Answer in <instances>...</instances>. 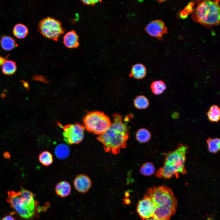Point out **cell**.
<instances>
[{
  "label": "cell",
  "mask_w": 220,
  "mask_h": 220,
  "mask_svg": "<svg viewBox=\"0 0 220 220\" xmlns=\"http://www.w3.org/2000/svg\"><path fill=\"white\" fill-rule=\"evenodd\" d=\"M55 191L58 196L61 197H65L71 194V186L70 184L67 181H61L56 185Z\"/></svg>",
  "instance_id": "obj_13"
},
{
  "label": "cell",
  "mask_w": 220,
  "mask_h": 220,
  "mask_svg": "<svg viewBox=\"0 0 220 220\" xmlns=\"http://www.w3.org/2000/svg\"><path fill=\"white\" fill-rule=\"evenodd\" d=\"M100 0H82L81 1L84 5L87 6H93L99 2H100Z\"/></svg>",
  "instance_id": "obj_26"
},
{
  "label": "cell",
  "mask_w": 220,
  "mask_h": 220,
  "mask_svg": "<svg viewBox=\"0 0 220 220\" xmlns=\"http://www.w3.org/2000/svg\"><path fill=\"white\" fill-rule=\"evenodd\" d=\"M3 156L5 159H9L10 157L9 153L8 152H5L3 154Z\"/></svg>",
  "instance_id": "obj_29"
},
{
  "label": "cell",
  "mask_w": 220,
  "mask_h": 220,
  "mask_svg": "<svg viewBox=\"0 0 220 220\" xmlns=\"http://www.w3.org/2000/svg\"><path fill=\"white\" fill-rule=\"evenodd\" d=\"M155 208L151 198L145 195L138 203L137 211L142 219H146L153 217Z\"/></svg>",
  "instance_id": "obj_10"
},
{
  "label": "cell",
  "mask_w": 220,
  "mask_h": 220,
  "mask_svg": "<svg viewBox=\"0 0 220 220\" xmlns=\"http://www.w3.org/2000/svg\"><path fill=\"white\" fill-rule=\"evenodd\" d=\"M79 36L75 31L73 30L67 32L63 38L65 46L69 49L76 48L79 45Z\"/></svg>",
  "instance_id": "obj_12"
},
{
  "label": "cell",
  "mask_w": 220,
  "mask_h": 220,
  "mask_svg": "<svg viewBox=\"0 0 220 220\" xmlns=\"http://www.w3.org/2000/svg\"><path fill=\"white\" fill-rule=\"evenodd\" d=\"M57 125L62 129L64 140L67 144H77L84 139L85 128L83 125L75 123L63 126L58 122Z\"/></svg>",
  "instance_id": "obj_8"
},
{
  "label": "cell",
  "mask_w": 220,
  "mask_h": 220,
  "mask_svg": "<svg viewBox=\"0 0 220 220\" xmlns=\"http://www.w3.org/2000/svg\"><path fill=\"white\" fill-rule=\"evenodd\" d=\"M146 220H167L166 219H158L153 217L151 218H150L146 219Z\"/></svg>",
  "instance_id": "obj_30"
},
{
  "label": "cell",
  "mask_w": 220,
  "mask_h": 220,
  "mask_svg": "<svg viewBox=\"0 0 220 220\" xmlns=\"http://www.w3.org/2000/svg\"><path fill=\"white\" fill-rule=\"evenodd\" d=\"M167 88L165 82L162 80L153 82L151 85V89L152 93L156 95L161 94Z\"/></svg>",
  "instance_id": "obj_19"
},
{
  "label": "cell",
  "mask_w": 220,
  "mask_h": 220,
  "mask_svg": "<svg viewBox=\"0 0 220 220\" xmlns=\"http://www.w3.org/2000/svg\"><path fill=\"white\" fill-rule=\"evenodd\" d=\"M83 122L87 131L99 135L105 133L112 123L109 117L100 111L88 112L84 117Z\"/></svg>",
  "instance_id": "obj_6"
},
{
  "label": "cell",
  "mask_w": 220,
  "mask_h": 220,
  "mask_svg": "<svg viewBox=\"0 0 220 220\" xmlns=\"http://www.w3.org/2000/svg\"><path fill=\"white\" fill-rule=\"evenodd\" d=\"M38 30L45 37L56 41L58 40L65 30L60 21L50 17H46L40 21Z\"/></svg>",
  "instance_id": "obj_7"
},
{
  "label": "cell",
  "mask_w": 220,
  "mask_h": 220,
  "mask_svg": "<svg viewBox=\"0 0 220 220\" xmlns=\"http://www.w3.org/2000/svg\"><path fill=\"white\" fill-rule=\"evenodd\" d=\"M151 137V134L149 131L143 128L139 129L136 135L137 140L141 143L147 142L150 140Z\"/></svg>",
  "instance_id": "obj_20"
},
{
  "label": "cell",
  "mask_w": 220,
  "mask_h": 220,
  "mask_svg": "<svg viewBox=\"0 0 220 220\" xmlns=\"http://www.w3.org/2000/svg\"><path fill=\"white\" fill-rule=\"evenodd\" d=\"M208 120L211 122H217L220 119V109L217 105H213L207 113Z\"/></svg>",
  "instance_id": "obj_15"
},
{
  "label": "cell",
  "mask_w": 220,
  "mask_h": 220,
  "mask_svg": "<svg viewBox=\"0 0 220 220\" xmlns=\"http://www.w3.org/2000/svg\"><path fill=\"white\" fill-rule=\"evenodd\" d=\"M209 152L216 153L220 150V140L218 138H209L207 141Z\"/></svg>",
  "instance_id": "obj_24"
},
{
  "label": "cell",
  "mask_w": 220,
  "mask_h": 220,
  "mask_svg": "<svg viewBox=\"0 0 220 220\" xmlns=\"http://www.w3.org/2000/svg\"><path fill=\"white\" fill-rule=\"evenodd\" d=\"M219 1L204 0L197 2L192 14L193 20L207 27L219 24L220 20Z\"/></svg>",
  "instance_id": "obj_5"
},
{
  "label": "cell",
  "mask_w": 220,
  "mask_h": 220,
  "mask_svg": "<svg viewBox=\"0 0 220 220\" xmlns=\"http://www.w3.org/2000/svg\"><path fill=\"white\" fill-rule=\"evenodd\" d=\"M28 32L27 27L21 24H16L13 30L14 35L18 38H23L25 37L28 35Z\"/></svg>",
  "instance_id": "obj_18"
},
{
  "label": "cell",
  "mask_w": 220,
  "mask_h": 220,
  "mask_svg": "<svg viewBox=\"0 0 220 220\" xmlns=\"http://www.w3.org/2000/svg\"><path fill=\"white\" fill-rule=\"evenodd\" d=\"M55 155L57 157L60 159L66 158L70 153L68 147L64 144H61L58 145L55 150Z\"/></svg>",
  "instance_id": "obj_21"
},
{
  "label": "cell",
  "mask_w": 220,
  "mask_h": 220,
  "mask_svg": "<svg viewBox=\"0 0 220 220\" xmlns=\"http://www.w3.org/2000/svg\"><path fill=\"white\" fill-rule=\"evenodd\" d=\"M146 72L145 67L141 64L138 63L132 66L130 75L135 79H141L145 76Z\"/></svg>",
  "instance_id": "obj_14"
},
{
  "label": "cell",
  "mask_w": 220,
  "mask_h": 220,
  "mask_svg": "<svg viewBox=\"0 0 220 220\" xmlns=\"http://www.w3.org/2000/svg\"><path fill=\"white\" fill-rule=\"evenodd\" d=\"M38 160L41 164L43 166H47L52 164L53 161V156L50 152L45 151L40 154Z\"/></svg>",
  "instance_id": "obj_22"
},
{
  "label": "cell",
  "mask_w": 220,
  "mask_h": 220,
  "mask_svg": "<svg viewBox=\"0 0 220 220\" xmlns=\"http://www.w3.org/2000/svg\"><path fill=\"white\" fill-rule=\"evenodd\" d=\"M2 69L3 74L7 75L13 74L16 70L15 62L11 60H6L2 66Z\"/></svg>",
  "instance_id": "obj_17"
},
{
  "label": "cell",
  "mask_w": 220,
  "mask_h": 220,
  "mask_svg": "<svg viewBox=\"0 0 220 220\" xmlns=\"http://www.w3.org/2000/svg\"><path fill=\"white\" fill-rule=\"evenodd\" d=\"M92 184L90 178L85 174L78 175L73 181L75 189L79 192L82 193L87 192L90 188Z\"/></svg>",
  "instance_id": "obj_11"
},
{
  "label": "cell",
  "mask_w": 220,
  "mask_h": 220,
  "mask_svg": "<svg viewBox=\"0 0 220 220\" xmlns=\"http://www.w3.org/2000/svg\"><path fill=\"white\" fill-rule=\"evenodd\" d=\"M7 58H4L0 56V66H2L7 60Z\"/></svg>",
  "instance_id": "obj_28"
},
{
  "label": "cell",
  "mask_w": 220,
  "mask_h": 220,
  "mask_svg": "<svg viewBox=\"0 0 220 220\" xmlns=\"http://www.w3.org/2000/svg\"><path fill=\"white\" fill-rule=\"evenodd\" d=\"M140 171L142 175L145 176H150L154 173L155 167L152 163L146 162L142 165Z\"/></svg>",
  "instance_id": "obj_25"
},
{
  "label": "cell",
  "mask_w": 220,
  "mask_h": 220,
  "mask_svg": "<svg viewBox=\"0 0 220 220\" xmlns=\"http://www.w3.org/2000/svg\"><path fill=\"white\" fill-rule=\"evenodd\" d=\"M35 196L32 192L21 187L17 192L8 191L6 200L20 217L28 219L32 218L35 213L37 203Z\"/></svg>",
  "instance_id": "obj_4"
},
{
  "label": "cell",
  "mask_w": 220,
  "mask_h": 220,
  "mask_svg": "<svg viewBox=\"0 0 220 220\" xmlns=\"http://www.w3.org/2000/svg\"><path fill=\"white\" fill-rule=\"evenodd\" d=\"M145 196L149 197L155 206L153 218L169 220L175 213L177 200L171 189L166 186L149 188Z\"/></svg>",
  "instance_id": "obj_2"
},
{
  "label": "cell",
  "mask_w": 220,
  "mask_h": 220,
  "mask_svg": "<svg viewBox=\"0 0 220 220\" xmlns=\"http://www.w3.org/2000/svg\"><path fill=\"white\" fill-rule=\"evenodd\" d=\"M134 103L135 107L140 109H145L149 105L148 99L143 95L137 96L134 100Z\"/></svg>",
  "instance_id": "obj_23"
},
{
  "label": "cell",
  "mask_w": 220,
  "mask_h": 220,
  "mask_svg": "<svg viewBox=\"0 0 220 220\" xmlns=\"http://www.w3.org/2000/svg\"><path fill=\"white\" fill-rule=\"evenodd\" d=\"M1 220H15L14 217L10 215L5 216Z\"/></svg>",
  "instance_id": "obj_27"
},
{
  "label": "cell",
  "mask_w": 220,
  "mask_h": 220,
  "mask_svg": "<svg viewBox=\"0 0 220 220\" xmlns=\"http://www.w3.org/2000/svg\"><path fill=\"white\" fill-rule=\"evenodd\" d=\"M112 117L113 121L109 128L96 139L103 144L105 152L116 155L119 153L120 149L127 147L129 133L128 127L123 122L120 114L115 113Z\"/></svg>",
  "instance_id": "obj_1"
},
{
  "label": "cell",
  "mask_w": 220,
  "mask_h": 220,
  "mask_svg": "<svg viewBox=\"0 0 220 220\" xmlns=\"http://www.w3.org/2000/svg\"><path fill=\"white\" fill-rule=\"evenodd\" d=\"M0 43L2 49L6 50H12L16 45L15 40L8 36H3L1 39Z\"/></svg>",
  "instance_id": "obj_16"
},
{
  "label": "cell",
  "mask_w": 220,
  "mask_h": 220,
  "mask_svg": "<svg viewBox=\"0 0 220 220\" xmlns=\"http://www.w3.org/2000/svg\"><path fill=\"white\" fill-rule=\"evenodd\" d=\"M146 32L149 35L156 38L161 40L164 34L167 33V27L161 20H153L149 23L145 28Z\"/></svg>",
  "instance_id": "obj_9"
},
{
  "label": "cell",
  "mask_w": 220,
  "mask_h": 220,
  "mask_svg": "<svg viewBox=\"0 0 220 220\" xmlns=\"http://www.w3.org/2000/svg\"><path fill=\"white\" fill-rule=\"evenodd\" d=\"M188 149L187 145L181 144L175 150L164 154L163 165L156 172V176L165 179L174 176L178 178L180 174H186L185 162Z\"/></svg>",
  "instance_id": "obj_3"
}]
</instances>
